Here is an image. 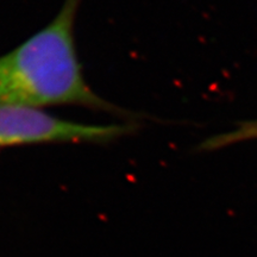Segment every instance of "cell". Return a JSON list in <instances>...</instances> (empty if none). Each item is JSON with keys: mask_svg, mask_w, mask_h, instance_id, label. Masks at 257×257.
<instances>
[{"mask_svg": "<svg viewBox=\"0 0 257 257\" xmlns=\"http://www.w3.org/2000/svg\"><path fill=\"white\" fill-rule=\"evenodd\" d=\"M121 125H88L64 120L41 108L0 104V148L42 143L107 142L130 133Z\"/></svg>", "mask_w": 257, "mask_h": 257, "instance_id": "7a4b0ae2", "label": "cell"}, {"mask_svg": "<svg viewBox=\"0 0 257 257\" xmlns=\"http://www.w3.org/2000/svg\"><path fill=\"white\" fill-rule=\"evenodd\" d=\"M252 140H257V119L245 121L229 133L217 135V136L210 138L202 144L201 148L205 150H214Z\"/></svg>", "mask_w": 257, "mask_h": 257, "instance_id": "3957f363", "label": "cell"}, {"mask_svg": "<svg viewBox=\"0 0 257 257\" xmlns=\"http://www.w3.org/2000/svg\"><path fill=\"white\" fill-rule=\"evenodd\" d=\"M81 0H66L47 27L0 57V104L41 108L81 105L115 111L86 83L75 43L74 22Z\"/></svg>", "mask_w": 257, "mask_h": 257, "instance_id": "6da1fadb", "label": "cell"}]
</instances>
